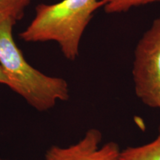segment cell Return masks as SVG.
Segmentation results:
<instances>
[{
  "label": "cell",
  "instance_id": "cell-1",
  "mask_svg": "<svg viewBox=\"0 0 160 160\" xmlns=\"http://www.w3.org/2000/svg\"><path fill=\"white\" fill-rule=\"evenodd\" d=\"M108 0H62L52 5L39 4L30 25L19 37L27 42L53 41L64 57L75 60L86 28L93 14Z\"/></svg>",
  "mask_w": 160,
  "mask_h": 160
},
{
  "label": "cell",
  "instance_id": "cell-2",
  "mask_svg": "<svg viewBox=\"0 0 160 160\" xmlns=\"http://www.w3.org/2000/svg\"><path fill=\"white\" fill-rule=\"evenodd\" d=\"M15 23L10 18L0 19V65L8 87L37 111H48L57 101L69 99L68 84L61 77L45 75L26 61L13 39Z\"/></svg>",
  "mask_w": 160,
  "mask_h": 160
},
{
  "label": "cell",
  "instance_id": "cell-3",
  "mask_svg": "<svg viewBox=\"0 0 160 160\" xmlns=\"http://www.w3.org/2000/svg\"><path fill=\"white\" fill-rule=\"evenodd\" d=\"M132 75L137 97L160 110V15L137 44Z\"/></svg>",
  "mask_w": 160,
  "mask_h": 160
},
{
  "label": "cell",
  "instance_id": "cell-4",
  "mask_svg": "<svg viewBox=\"0 0 160 160\" xmlns=\"http://www.w3.org/2000/svg\"><path fill=\"white\" fill-rule=\"evenodd\" d=\"M102 134L99 130L90 129L82 139L68 147L53 145L47 150L46 160H119V145L110 142L100 146Z\"/></svg>",
  "mask_w": 160,
  "mask_h": 160
},
{
  "label": "cell",
  "instance_id": "cell-5",
  "mask_svg": "<svg viewBox=\"0 0 160 160\" xmlns=\"http://www.w3.org/2000/svg\"><path fill=\"white\" fill-rule=\"evenodd\" d=\"M119 160H160V132L151 142L122 151Z\"/></svg>",
  "mask_w": 160,
  "mask_h": 160
},
{
  "label": "cell",
  "instance_id": "cell-6",
  "mask_svg": "<svg viewBox=\"0 0 160 160\" xmlns=\"http://www.w3.org/2000/svg\"><path fill=\"white\" fill-rule=\"evenodd\" d=\"M32 0H0V19L10 18L14 22L24 17Z\"/></svg>",
  "mask_w": 160,
  "mask_h": 160
},
{
  "label": "cell",
  "instance_id": "cell-7",
  "mask_svg": "<svg viewBox=\"0 0 160 160\" xmlns=\"http://www.w3.org/2000/svg\"><path fill=\"white\" fill-rule=\"evenodd\" d=\"M160 0H108L104 10L107 13H120L128 12L136 7L151 4Z\"/></svg>",
  "mask_w": 160,
  "mask_h": 160
},
{
  "label": "cell",
  "instance_id": "cell-8",
  "mask_svg": "<svg viewBox=\"0 0 160 160\" xmlns=\"http://www.w3.org/2000/svg\"><path fill=\"white\" fill-rule=\"evenodd\" d=\"M0 84H3V85L7 86H8L9 85L8 79L7 76H6L5 73L4 72V70L2 68L1 65H0Z\"/></svg>",
  "mask_w": 160,
  "mask_h": 160
},
{
  "label": "cell",
  "instance_id": "cell-9",
  "mask_svg": "<svg viewBox=\"0 0 160 160\" xmlns=\"http://www.w3.org/2000/svg\"><path fill=\"white\" fill-rule=\"evenodd\" d=\"M0 160H8V159H4V158H2L0 157Z\"/></svg>",
  "mask_w": 160,
  "mask_h": 160
}]
</instances>
